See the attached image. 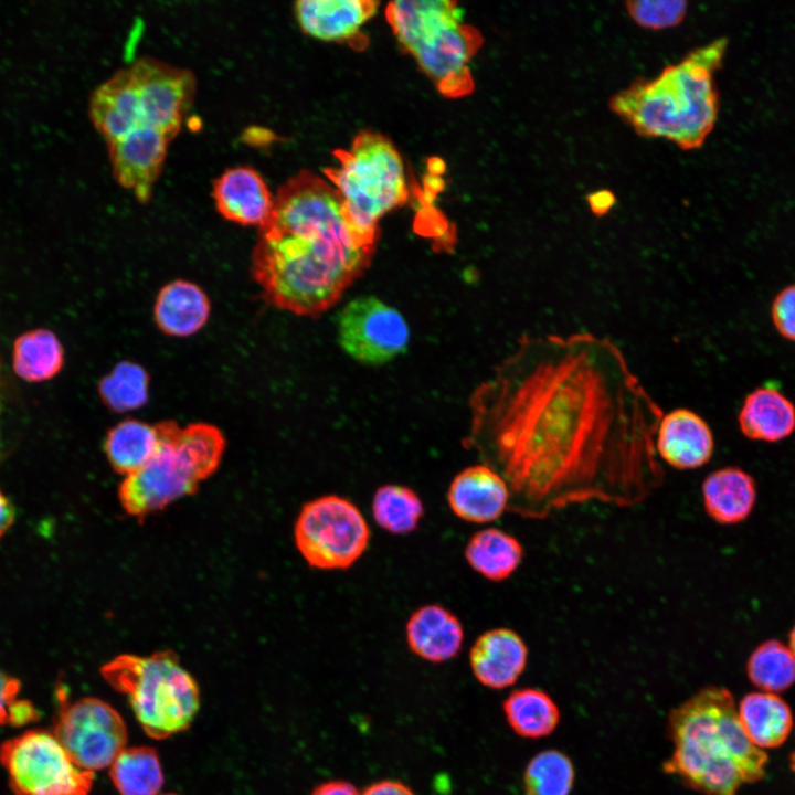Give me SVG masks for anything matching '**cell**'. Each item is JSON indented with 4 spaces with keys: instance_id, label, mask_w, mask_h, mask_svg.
Listing matches in <instances>:
<instances>
[{
    "instance_id": "6da1fadb",
    "label": "cell",
    "mask_w": 795,
    "mask_h": 795,
    "mask_svg": "<svg viewBox=\"0 0 795 795\" xmlns=\"http://www.w3.org/2000/svg\"><path fill=\"white\" fill-rule=\"evenodd\" d=\"M471 409L473 442L522 517L593 500L633 507L662 484L664 413L607 338L522 337Z\"/></svg>"
},
{
    "instance_id": "7a4b0ae2",
    "label": "cell",
    "mask_w": 795,
    "mask_h": 795,
    "mask_svg": "<svg viewBox=\"0 0 795 795\" xmlns=\"http://www.w3.org/2000/svg\"><path fill=\"white\" fill-rule=\"evenodd\" d=\"M374 248L349 225L333 186L301 170L274 197L272 213L259 226L251 273L268 304L317 316L364 272Z\"/></svg>"
},
{
    "instance_id": "3957f363",
    "label": "cell",
    "mask_w": 795,
    "mask_h": 795,
    "mask_svg": "<svg viewBox=\"0 0 795 795\" xmlns=\"http://www.w3.org/2000/svg\"><path fill=\"white\" fill-rule=\"evenodd\" d=\"M672 743L662 772L703 795H738L744 784L765 775L767 755L746 736L732 693L724 687L701 688L668 714Z\"/></svg>"
},
{
    "instance_id": "277c9868",
    "label": "cell",
    "mask_w": 795,
    "mask_h": 795,
    "mask_svg": "<svg viewBox=\"0 0 795 795\" xmlns=\"http://www.w3.org/2000/svg\"><path fill=\"white\" fill-rule=\"evenodd\" d=\"M722 36L688 52L651 78H636L616 92L610 109L638 136L661 138L681 150L700 148L719 114L716 73L728 49Z\"/></svg>"
},
{
    "instance_id": "5b68a950",
    "label": "cell",
    "mask_w": 795,
    "mask_h": 795,
    "mask_svg": "<svg viewBox=\"0 0 795 795\" xmlns=\"http://www.w3.org/2000/svg\"><path fill=\"white\" fill-rule=\"evenodd\" d=\"M385 17L401 46L441 94L464 97L474 91L469 63L484 38L464 21L457 2L396 0L388 4Z\"/></svg>"
},
{
    "instance_id": "8992f818",
    "label": "cell",
    "mask_w": 795,
    "mask_h": 795,
    "mask_svg": "<svg viewBox=\"0 0 795 795\" xmlns=\"http://www.w3.org/2000/svg\"><path fill=\"white\" fill-rule=\"evenodd\" d=\"M156 427L158 445L152 457L126 476L118 490L123 508L139 518L193 494L216 470L225 448L222 432L211 424L181 427L163 421Z\"/></svg>"
},
{
    "instance_id": "52a82bcc",
    "label": "cell",
    "mask_w": 795,
    "mask_h": 795,
    "mask_svg": "<svg viewBox=\"0 0 795 795\" xmlns=\"http://www.w3.org/2000/svg\"><path fill=\"white\" fill-rule=\"evenodd\" d=\"M337 165L324 170L338 191L344 216L367 244H377L379 221L409 197L405 168L393 142L374 131H361L347 149L335 151Z\"/></svg>"
},
{
    "instance_id": "ba28073f",
    "label": "cell",
    "mask_w": 795,
    "mask_h": 795,
    "mask_svg": "<svg viewBox=\"0 0 795 795\" xmlns=\"http://www.w3.org/2000/svg\"><path fill=\"white\" fill-rule=\"evenodd\" d=\"M100 674L128 698L138 722L153 739L184 731L199 710L197 681L170 650L149 656L118 655L100 668Z\"/></svg>"
},
{
    "instance_id": "9c48e42d",
    "label": "cell",
    "mask_w": 795,
    "mask_h": 795,
    "mask_svg": "<svg viewBox=\"0 0 795 795\" xmlns=\"http://www.w3.org/2000/svg\"><path fill=\"white\" fill-rule=\"evenodd\" d=\"M294 538L309 566L324 571L347 570L365 552L370 529L352 501L327 495L303 506Z\"/></svg>"
},
{
    "instance_id": "30bf717a",
    "label": "cell",
    "mask_w": 795,
    "mask_h": 795,
    "mask_svg": "<svg viewBox=\"0 0 795 795\" xmlns=\"http://www.w3.org/2000/svg\"><path fill=\"white\" fill-rule=\"evenodd\" d=\"M0 762L17 795H87L94 782V772L80 767L46 731H28L4 742Z\"/></svg>"
},
{
    "instance_id": "8fae6325",
    "label": "cell",
    "mask_w": 795,
    "mask_h": 795,
    "mask_svg": "<svg viewBox=\"0 0 795 795\" xmlns=\"http://www.w3.org/2000/svg\"><path fill=\"white\" fill-rule=\"evenodd\" d=\"M53 734L71 759L91 772L110 766L127 743L120 714L96 698L63 704Z\"/></svg>"
},
{
    "instance_id": "7c38bea8",
    "label": "cell",
    "mask_w": 795,
    "mask_h": 795,
    "mask_svg": "<svg viewBox=\"0 0 795 795\" xmlns=\"http://www.w3.org/2000/svg\"><path fill=\"white\" fill-rule=\"evenodd\" d=\"M338 340L354 360L381 364L404 352L410 329L399 310L374 296L350 300L339 312Z\"/></svg>"
},
{
    "instance_id": "4fadbf2b",
    "label": "cell",
    "mask_w": 795,
    "mask_h": 795,
    "mask_svg": "<svg viewBox=\"0 0 795 795\" xmlns=\"http://www.w3.org/2000/svg\"><path fill=\"white\" fill-rule=\"evenodd\" d=\"M138 86L142 124L171 139L179 132L195 92L192 72L145 56L130 65Z\"/></svg>"
},
{
    "instance_id": "5bb4252c",
    "label": "cell",
    "mask_w": 795,
    "mask_h": 795,
    "mask_svg": "<svg viewBox=\"0 0 795 795\" xmlns=\"http://www.w3.org/2000/svg\"><path fill=\"white\" fill-rule=\"evenodd\" d=\"M171 140L161 130L142 126L107 145L115 179L138 201L150 200Z\"/></svg>"
},
{
    "instance_id": "9a60e30c",
    "label": "cell",
    "mask_w": 795,
    "mask_h": 795,
    "mask_svg": "<svg viewBox=\"0 0 795 795\" xmlns=\"http://www.w3.org/2000/svg\"><path fill=\"white\" fill-rule=\"evenodd\" d=\"M656 452L669 466L696 469L706 465L714 451L713 433L696 412L675 409L662 415L655 438Z\"/></svg>"
},
{
    "instance_id": "2e32d148",
    "label": "cell",
    "mask_w": 795,
    "mask_h": 795,
    "mask_svg": "<svg viewBox=\"0 0 795 795\" xmlns=\"http://www.w3.org/2000/svg\"><path fill=\"white\" fill-rule=\"evenodd\" d=\"M510 492L505 479L490 466L466 467L452 480L447 501L453 513L471 523L497 520L509 506Z\"/></svg>"
},
{
    "instance_id": "e0dca14e",
    "label": "cell",
    "mask_w": 795,
    "mask_h": 795,
    "mask_svg": "<svg viewBox=\"0 0 795 795\" xmlns=\"http://www.w3.org/2000/svg\"><path fill=\"white\" fill-rule=\"evenodd\" d=\"M528 647L518 633L500 627L483 633L473 644L469 664L484 687L501 690L511 687L523 674Z\"/></svg>"
},
{
    "instance_id": "ac0fdd59",
    "label": "cell",
    "mask_w": 795,
    "mask_h": 795,
    "mask_svg": "<svg viewBox=\"0 0 795 795\" xmlns=\"http://www.w3.org/2000/svg\"><path fill=\"white\" fill-rule=\"evenodd\" d=\"M218 212L242 225L262 226L274 206V195L263 177L250 166L226 169L213 182Z\"/></svg>"
},
{
    "instance_id": "d6986e66",
    "label": "cell",
    "mask_w": 795,
    "mask_h": 795,
    "mask_svg": "<svg viewBox=\"0 0 795 795\" xmlns=\"http://www.w3.org/2000/svg\"><path fill=\"white\" fill-rule=\"evenodd\" d=\"M89 116L107 145L144 126L137 81L130 66L117 71L95 89Z\"/></svg>"
},
{
    "instance_id": "ffe728a7",
    "label": "cell",
    "mask_w": 795,
    "mask_h": 795,
    "mask_svg": "<svg viewBox=\"0 0 795 795\" xmlns=\"http://www.w3.org/2000/svg\"><path fill=\"white\" fill-rule=\"evenodd\" d=\"M373 0H301L294 6L304 33L322 41H349L377 12Z\"/></svg>"
},
{
    "instance_id": "44dd1931",
    "label": "cell",
    "mask_w": 795,
    "mask_h": 795,
    "mask_svg": "<svg viewBox=\"0 0 795 795\" xmlns=\"http://www.w3.org/2000/svg\"><path fill=\"white\" fill-rule=\"evenodd\" d=\"M405 634L410 650L435 664L457 656L464 640L457 616L438 604H427L414 611L406 623Z\"/></svg>"
},
{
    "instance_id": "7402d4cb",
    "label": "cell",
    "mask_w": 795,
    "mask_h": 795,
    "mask_svg": "<svg viewBox=\"0 0 795 795\" xmlns=\"http://www.w3.org/2000/svg\"><path fill=\"white\" fill-rule=\"evenodd\" d=\"M738 425L749 439L783 441L795 432V405L776 385L757 386L745 395Z\"/></svg>"
},
{
    "instance_id": "603a6c76",
    "label": "cell",
    "mask_w": 795,
    "mask_h": 795,
    "mask_svg": "<svg viewBox=\"0 0 795 795\" xmlns=\"http://www.w3.org/2000/svg\"><path fill=\"white\" fill-rule=\"evenodd\" d=\"M210 310V299L201 287L178 279L165 285L158 293L153 317L163 333L188 337L205 325Z\"/></svg>"
},
{
    "instance_id": "cb8c5ba5",
    "label": "cell",
    "mask_w": 795,
    "mask_h": 795,
    "mask_svg": "<svg viewBox=\"0 0 795 795\" xmlns=\"http://www.w3.org/2000/svg\"><path fill=\"white\" fill-rule=\"evenodd\" d=\"M702 498L706 512L716 522L738 523L744 520L754 507L755 481L739 467H722L704 478Z\"/></svg>"
},
{
    "instance_id": "d4e9b609",
    "label": "cell",
    "mask_w": 795,
    "mask_h": 795,
    "mask_svg": "<svg viewBox=\"0 0 795 795\" xmlns=\"http://www.w3.org/2000/svg\"><path fill=\"white\" fill-rule=\"evenodd\" d=\"M736 709L746 736L761 750L781 746L793 729L792 711L776 693H748Z\"/></svg>"
},
{
    "instance_id": "484cf974",
    "label": "cell",
    "mask_w": 795,
    "mask_h": 795,
    "mask_svg": "<svg viewBox=\"0 0 795 795\" xmlns=\"http://www.w3.org/2000/svg\"><path fill=\"white\" fill-rule=\"evenodd\" d=\"M502 711L510 729L528 740L551 735L561 721V711L554 699L533 687L511 691L502 702Z\"/></svg>"
},
{
    "instance_id": "4316f807",
    "label": "cell",
    "mask_w": 795,
    "mask_h": 795,
    "mask_svg": "<svg viewBox=\"0 0 795 795\" xmlns=\"http://www.w3.org/2000/svg\"><path fill=\"white\" fill-rule=\"evenodd\" d=\"M465 558L477 573L489 581L500 582L518 569L523 558V548L513 536L498 528H487L469 538Z\"/></svg>"
},
{
    "instance_id": "83f0119b",
    "label": "cell",
    "mask_w": 795,
    "mask_h": 795,
    "mask_svg": "<svg viewBox=\"0 0 795 795\" xmlns=\"http://www.w3.org/2000/svg\"><path fill=\"white\" fill-rule=\"evenodd\" d=\"M157 445L156 425L128 418L108 431L104 449L112 467L126 477L147 464Z\"/></svg>"
},
{
    "instance_id": "f1b7e54d",
    "label": "cell",
    "mask_w": 795,
    "mask_h": 795,
    "mask_svg": "<svg viewBox=\"0 0 795 795\" xmlns=\"http://www.w3.org/2000/svg\"><path fill=\"white\" fill-rule=\"evenodd\" d=\"M64 361L63 348L56 336L36 329L20 336L13 347V368L26 381H43L56 375Z\"/></svg>"
},
{
    "instance_id": "f546056e",
    "label": "cell",
    "mask_w": 795,
    "mask_h": 795,
    "mask_svg": "<svg viewBox=\"0 0 795 795\" xmlns=\"http://www.w3.org/2000/svg\"><path fill=\"white\" fill-rule=\"evenodd\" d=\"M120 795H157L163 775L157 752L148 746L125 748L110 765Z\"/></svg>"
},
{
    "instance_id": "4dcf8cb0",
    "label": "cell",
    "mask_w": 795,
    "mask_h": 795,
    "mask_svg": "<svg viewBox=\"0 0 795 795\" xmlns=\"http://www.w3.org/2000/svg\"><path fill=\"white\" fill-rule=\"evenodd\" d=\"M575 767L571 757L558 749L534 754L522 774L524 795H571Z\"/></svg>"
},
{
    "instance_id": "1f68e13d",
    "label": "cell",
    "mask_w": 795,
    "mask_h": 795,
    "mask_svg": "<svg viewBox=\"0 0 795 795\" xmlns=\"http://www.w3.org/2000/svg\"><path fill=\"white\" fill-rule=\"evenodd\" d=\"M372 515L377 524L393 534L414 531L424 513L418 495L402 485H383L372 499Z\"/></svg>"
},
{
    "instance_id": "d6a6232c",
    "label": "cell",
    "mask_w": 795,
    "mask_h": 795,
    "mask_svg": "<svg viewBox=\"0 0 795 795\" xmlns=\"http://www.w3.org/2000/svg\"><path fill=\"white\" fill-rule=\"evenodd\" d=\"M746 674L764 692H783L795 683V657L782 642L766 640L750 655Z\"/></svg>"
},
{
    "instance_id": "836d02e7",
    "label": "cell",
    "mask_w": 795,
    "mask_h": 795,
    "mask_svg": "<svg viewBox=\"0 0 795 795\" xmlns=\"http://www.w3.org/2000/svg\"><path fill=\"white\" fill-rule=\"evenodd\" d=\"M150 378L144 367L131 361L118 362L98 384L103 403L123 413L141 407L149 396Z\"/></svg>"
},
{
    "instance_id": "e575fe53",
    "label": "cell",
    "mask_w": 795,
    "mask_h": 795,
    "mask_svg": "<svg viewBox=\"0 0 795 795\" xmlns=\"http://www.w3.org/2000/svg\"><path fill=\"white\" fill-rule=\"evenodd\" d=\"M624 4L635 24L651 31L679 25L688 12V3L683 0H633Z\"/></svg>"
},
{
    "instance_id": "d590c367",
    "label": "cell",
    "mask_w": 795,
    "mask_h": 795,
    "mask_svg": "<svg viewBox=\"0 0 795 795\" xmlns=\"http://www.w3.org/2000/svg\"><path fill=\"white\" fill-rule=\"evenodd\" d=\"M19 691V680L0 671V725H21L35 720L38 714L33 706L17 699Z\"/></svg>"
},
{
    "instance_id": "8d00e7d4",
    "label": "cell",
    "mask_w": 795,
    "mask_h": 795,
    "mask_svg": "<svg viewBox=\"0 0 795 795\" xmlns=\"http://www.w3.org/2000/svg\"><path fill=\"white\" fill-rule=\"evenodd\" d=\"M770 315L777 333L795 342V283L783 287L773 298Z\"/></svg>"
},
{
    "instance_id": "74e56055",
    "label": "cell",
    "mask_w": 795,
    "mask_h": 795,
    "mask_svg": "<svg viewBox=\"0 0 795 795\" xmlns=\"http://www.w3.org/2000/svg\"><path fill=\"white\" fill-rule=\"evenodd\" d=\"M362 795H416L406 784L395 780H381L368 785Z\"/></svg>"
},
{
    "instance_id": "f35d334b",
    "label": "cell",
    "mask_w": 795,
    "mask_h": 795,
    "mask_svg": "<svg viewBox=\"0 0 795 795\" xmlns=\"http://www.w3.org/2000/svg\"><path fill=\"white\" fill-rule=\"evenodd\" d=\"M310 795H362V793L350 782L331 780L317 785Z\"/></svg>"
},
{
    "instance_id": "ab89813d",
    "label": "cell",
    "mask_w": 795,
    "mask_h": 795,
    "mask_svg": "<svg viewBox=\"0 0 795 795\" xmlns=\"http://www.w3.org/2000/svg\"><path fill=\"white\" fill-rule=\"evenodd\" d=\"M587 205L596 216L605 215L615 204V197L608 190H598L586 198Z\"/></svg>"
},
{
    "instance_id": "60d3db41",
    "label": "cell",
    "mask_w": 795,
    "mask_h": 795,
    "mask_svg": "<svg viewBox=\"0 0 795 795\" xmlns=\"http://www.w3.org/2000/svg\"><path fill=\"white\" fill-rule=\"evenodd\" d=\"M15 517L14 507L10 499L0 490V538L12 526Z\"/></svg>"
},
{
    "instance_id": "b9f144b4",
    "label": "cell",
    "mask_w": 795,
    "mask_h": 795,
    "mask_svg": "<svg viewBox=\"0 0 795 795\" xmlns=\"http://www.w3.org/2000/svg\"><path fill=\"white\" fill-rule=\"evenodd\" d=\"M789 649H791L793 656L795 657V626L793 627V629L789 633Z\"/></svg>"
},
{
    "instance_id": "7bdbcfd3",
    "label": "cell",
    "mask_w": 795,
    "mask_h": 795,
    "mask_svg": "<svg viewBox=\"0 0 795 795\" xmlns=\"http://www.w3.org/2000/svg\"><path fill=\"white\" fill-rule=\"evenodd\" d=\"M789 767L795 773V750L789 755Z\"/></svg>"
},
{
    "instance_id": "ee69618b",
    "label": "cell",
    "mask_w": 795,
    "mask_h": 795,
    "mask_svg": "<svg viewBox=\"0 0 795 795\" xmlns=\"http://www.w3.org/2000/svg\"><path fill=\"white\" fill-rule=\"evenodd\" d=\"M0 454H1V439H0Z\"/></svg>"
},
{
    "instance_id": "f6af8a7d",
    "label": "cell",
    "mask_w": 795,
    "mask_h": 795,
    "mask_svg": "<svg viewBox=\"0 0 795 795\" xmlns=\"http://www.w3.org/2000/svg\"><path fill=\"white\" fill-rule=\"evenodd\" d=\"M170 795H172V794H170Z\"/></svg>"
}]
</instances>
